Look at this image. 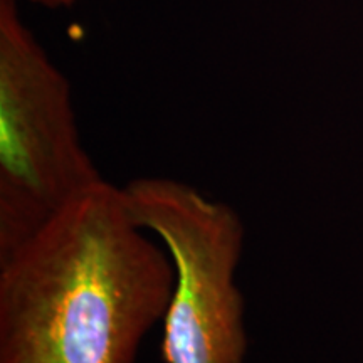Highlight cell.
<instances>
[{"label": "cell", "mask_w": 363, "mask_h": 363, "mask_svg": "<svg viewBox=\"0 0 363 363\" xmlns=\"http://www.w3.org/2000/svg\"><path fill=\"white\" fill-rule=\"evenodd\" d=\"M103 180L0 259V363H135L175 284L170 254Z\"/></svg>", "instance_id": "1"}, {"label": "cell", "mask_w": 363, "mask_h": 363, "mask_svg": "<svg viewBox=\"0 0 363 363\" xmlns=\"http://www.w3.org/2000/svg\"><path fill=\"white\" fill-rule=\"evenodd\" d=\"M121 190L133 220L160 240L174 262L163 360L244 363L247 333L235 271L246 230L238 212L167 177H140Z\"/></svg>", "instance_id": "3"}, {"label": "cell", "mask_w": 363, "mask_h": 363, "mask_svg": "<svg viewBox=\"0 0 363 363\" xmlns=\"http://www.w3.org/2000/svg\"><path fill=\"white\" fill-rule=\"evenodd\" d=\"M104 179L81 145L71 88L0 0V259Z\"/></svg>", "instance_id": "2"}, {"label": "cell", "mask_w": 363, "mask_h": 363, "mask_svg": "<svg viewBox=\"0 0 363 363\" xmlns=\"http://www.w3.org/2000/svg\"><path fill=\"white\" fill-rule=\"evenodd\" d=\"M29 2L39 4V6H44V7L56 9V7H69L76 2V0H29Z\"/></svg>", "instance_id": "4"}]
</instances>
